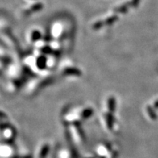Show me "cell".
Wrapping results in <instances>:
<instances>
[{
	"label": "cell",
	"mask_w": 158,
	"mask_h": 158,
	"mask_svg": "<svg viewBox=\"0 0 158 158\" xmlns=\"http://www.w3.org/2000/svg\"><path fill=\"white\" fill-rule=\"evenodd\" d=\"M131 6V2H127L122 4L118 7H116L115 9L114 10V11L115 13H120V14H124V13H126L128 11V9L130 8V7Z\"/></svg>",
	"instance_id": "1"
},
{
	"label": "cell",
	"mask_w": 158,
	"mask_h": 158,
	"mask_svg": "<svg viewBox=\"0 0 158 158\" xmlns=\"http://www.w3.org/2000/svg\"><path fill=\"white\" fill-rule=\"evenodd\" d=\"M42 8H43V4L42 3H37V4H35V5H33L29 9L25 11L24 13H25V15H30L31 13L38 11Z\"/></svg>",
	"instance_id": "2"
},
{
	"label": "cell",
	"mask_w": 158,
	"mask_h": 158,
	"mask_svg": "<svg viewBox=\"0 0 158 158\" xmlns=\"http://www.w3.org/2000/svg\"><path fill=\"white\" fill-rule=\"evenodd\" d=\"M37 67L40 69H43L46 66V58L44 56H41L37 58L36 61Z\"/></svg>",
	"instance_id": "3"
},
{
	"label": "cell",
	"mask_w": 158,
	"mask_h": 158,
	"mask_svg": "<svg viewBox=\"0 0 158 158\" xmlns=\"http://www.w3.org/2000/svg\"><path fill=\"white\" fill-rule=\"evenodd\" d=\"M64 73L67 75H75V76H80L81 74V73L80 72V70L77 68H66L64 70Z\"/></svg>",
	"instance_id": "4"
},
{
	"label": "cell",
	"mask_w": 158,
	"mask_h": 158,
	"mask_svg": "<svg viewBox=\"0 0 158 158\" xmlns=\"http://www.w3.org/2000/svg\"><path fill=\"white\" fill-rule=\"evenodd\" d=\"M118 20V16L116 15H111V16L108 17L107 19H106L104 20L105 21V24L106 25H111L113 23L116 21Z\"/></svg>",
	"instance_id": "5"
},
{
	"label": "cell",
	"mask_w": 158,
	"mask_h": 158,
	"mask_svg": "<svg viewBox=\"0 0 158 158\" xmlns=\"http://www.w3.org/2000/svg\"><path fill=\"white\" fill-rule=\"evenodd\" d=\"M41 37V34L39 31L37 30H35L31 32V40L32 42H36L37 40L40 39Z\"/></svg>",
	"instance_id": "6"
},
{
	"label": "cell",
	"mask_w": 158,
	"mask_h": 158,
	"mask_svg": "<svg viewBox=\"0 0 158 158\" xmlns=\"http://www.w3.org/2000/svg\"><path fill=\"white\" fill-rule=\"evenodd\" d=\"M105 25L106 24H105L104 20H100V21H96V22L92 25V29H93L94 30H98V29L102 28V27Z\"/></svg>",
	"instance_id": "7"
},
{
	"label": "cell",
	"mask_w": 158,
	"mask_h": 158,
	"mask_svg": "<svg viewBox=\"0 0 158 158\" xmlns=\"http://www.w3.org/2000/svg\"><path fill=\"white\" fill-rule=\"evenodd\" d=\"M139 2H140V0H132L131 6L133 7H137Z\"/></svg>",
	"instance_id": "8"
}]
</instances>
